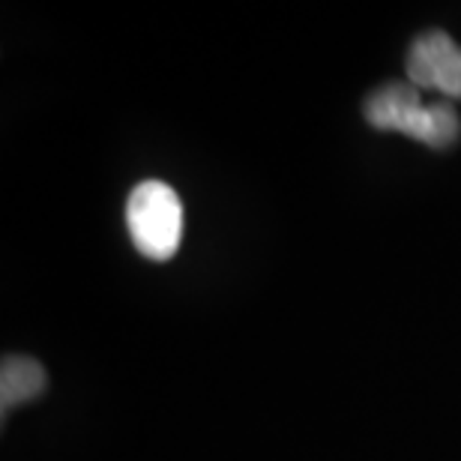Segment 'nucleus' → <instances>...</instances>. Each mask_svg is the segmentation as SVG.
I'll list each match as a JSON object with an SVG mask.
<instances>
[{
    "mask_svg": "<svg viewBox=\"0 0 461 461\" xmlns=\"http://www.w3.org/2000/svg\"><path fill=\"white\" fill-rule=\"evenodd\" d=\"M366 120L381 132H402L429 147L456 144L461 132V120L449 103L422 105L420 90L411 85H384L366 99Z\"/></svg>",
    "mask_w": 461,
    "mask_h": 461,
    "instance_id": "f257e3e1",
    "label": "nucleus"
},
{
    "mask_svg": "<svg viewBox=\"0 0 461 461\" xmlns=\"http://www.w3.org/2000/svg\"><path fill=\"white\" fill-rule=\"evenodd\" d=\"M126 225L135 249L150 261H168L183 243V201L168 183L144 180L129 192Z\"/></svg>",
    "mask_w": 461,
    "mask_h": 461,
    "instance_id": "f03ea898",
    "label": "nucleus"
},
{
    "mask_svg": "<svg viewBox=\"0 0 461 461\" xmlns=\"http://www.w3.org/2000/svg\"><path fill=\"white\" fill-rule=\"evenodd\" d=\"M408 81L417 90H438L461 99V49L444 31H429L408 51Z\"/></svg>",
    "mask_w": 461,
    "mask_h": 461,
    "instance_id": "7ed1b4c3",
    "label": "nucleus"
},
{
    "mask_svg": "<svg viewBox=\"0 0 461 461\" xmlns=\"http://www.w3.org/2000/svg\"><path fill=\"white\" fill-rule=\"evenodd\" d=\"M45 390V368L31 357H6L0 368V404L4 411L40 399Z\"/></svg>",
    "mask_w": 461,
    "mask_h": 461,
    "instance_id": "20e7f679",
    "label": "nucleus"
}]
</instances>
